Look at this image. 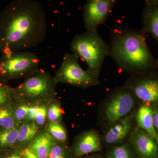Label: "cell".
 I'll return each instance as SVG.
<instances>
[{
  "mask_svg": "<svg viewBox=\"0 0 158 158\" xmlns=\"http://www.w3.org/2000/svg\"><path fill=\"white\" fill-rule=\"evenodd\" d=\"M46 15L39 2L15 0L0 11V53L26 51L45 39Z\"/></svg>",
  "mask_w": 158,
  "mask_h": 158,
  "instance_id": "6da1fadb",
  "label": "cell"
},
{
  "mask_svg": "<svg viewBox=\"0 0 158 158\" xmlns=\"http://www.w3.org/2000/svg\"><path fill=\"white\" fill-rule=\"evenodd\" d=\"M109 56L121 69L131 75L156 68V59L141 31L118 28L111 33Z\"/></svg>",
  "mask_w": 158,
  "mask_h": 158,
  "instance_id": "7a4b0ae2",
  "label": "cell"
},
{
  "mask_svg": "<svg viewBox=\"0 0 158 158\" xmlns=\"http://www.w3.org/2000/svg\"><path fill=\"white\" fill-rule=\"evenodd\" d=\"M72 53L86 62L87 70L99 76L106 57L109 56V45L98 31H87L77 34L71 43Z\"/></svg>",
  "mask_w": 158,
  "mask_h": 158,
  "instance_id": "3957f363",
  "label": "cell"
},
{
  "mask_svg": "<svg viewBox=\"0 0 158 158\" xmlns=\"http://www.w3.org/2000/svg\"><path fill=\"white\" fill-rule=\"evenodd\" d=\"M56 85L49 73L39 69L14 88L15 98L34 103H49L56 98Z\"/></svg>",
  "mask_w": 158,
  "mask_h": 158,
  "instance_id": "277c9868",
  "label": "cell"
},
{
  "mask_svg": "<svg viewBox=\"0 0 158 158\" xmlns=\"http://www.w3.org/2000/svg\"><path fill=\"white\" fill-rule=\"evenodd\" d=\"M40 60L35 54L19 51L3 54L0 57V80L27 78L39 70Z\"/></svg>",
  "mask_w": 158,
  "mask_h": 158,
  "instance_id": "5b68a950",
  "label": "cell"
},
{
  "mask_svg": "<svg viewBox=\"0 0 158 158\" xmlns=\"http://www.w3.org/2000/svg\"><path fill=\"white\" fill-rule=\"evenodd\" d=\"M78 57L66 52L54 76L56 84L61 83L85 89L98 85V76L84 70L79 64Z\"/></svg>",
  "mask_w": 158,
  "mask_h": 158,
  "instance_id": "8992f818",
  "label": "cell"
},
{
  "mask_svg": "<svg viewBox=\"0 0 158 158\" xmlns=\"http://www.w3.org/2000/svg\"><path fill=\"white\" fill-rule=\"evenodd\" d=\"M125 87L138 99L148 103H158V70L153 69L142 73L131 75Z\"/></svg>",
  "mask_w": 158,
  "mask_h": 158,
  "instance_id": "52a82bcc",
  "label": "cell"
},
{
  "mask_svg": "<svg viewBox=\"0 0 158 158\" xmlns=\"http://www.w3.org/2000/svg\"><path fill=\"white\" fill-rule=\"evenodd\" d=\"M136 97L126 87L116 90L108 99L105 110V118L109 124H113L126 116L135 103Z\"/></svg>",
  "mask_w": 158,
  "mask_h": 158,
  "instance_id": "ba28073f",
  "label": "cell"
},
{
  "mask_svg": "<svg viewBox=\"0 0 158 158\" xmlns=\"http://www.w3.org/2000/svg\"><path fill=\"white\" fill-rule=\"evenodd\" d=\"M116 0H88L83 6V18L87 31H98V27L107 19Z\"/></svg>",
  "mask_w": 158,
  "mask_h": 158,
  "instance_id": "9c48e42d",
  "label": "cell"
},
{
  "mask_svg": "<svg viewBox=\"0 0 158 158\" xmlns=\"http://www.w3.org/2000/svg\"><path fill=\"white\" fill-rule=\"evenodd\" d=\"M131 142L141 158H157L156 142L144 130L137 129L133 132Z\"/></svg>",
  "mask_w": 158,
  "mask_h": 158,
  "instance_id": "30bf717a",
  "label": "cell"
},
{
  "mask_svg": "<svg viewBox=\"0 0 158 158\" xmlns=\"http://www.w3.org/2000/svg\"><path fill=\"white\" fill-rule=\"evenodd\" d=\"M141 21V33L144 35L149 33L158 43V0L145 1Z\"/></svg>",
  "mask_w": 158,
  "mask_h": 158,
  "instance_id": "8fae6325",
  "label": "cell"
},
{
  "mask_svg": "<svg viewBox=\"0 0 158 158\" xmlns=\"http://www.w3.org/2000/svg\"><path fill=\"white\" fill-rule=\"evenodd\" d=\"M100 138L97 132L90 130L83 133L77 139L73 148L74 155L77 157L100 150Z\"/></svg>",
  "mask_w": 158,
  "mask_h": 158,
  "instance_id": "7c38bea8",
  "label": "cell"
},
{
  "mask_svg": "<svg viewBox=\"0 0 158 158\" xmlns=\"http://www.w3.org/2000/svg\"><path fill=\"white\" fill-rule=\"evenodd\" d=\"M132 126L131 116H125L113 124L105 137L106 143L115 144L123 140L128 133Z\"/></svg>",
  "mask_w": 158,
  "mask_h": 158,
  "instance_id": "4fadbf2b",
  "label": "cell"
},
{
  "mask_svg": "<svg viewBox=\"0 0 158 158\" xmlns=\"http://www.w3.org/2000/svg\"><path fill=\"white\" fill-rule=\"evenodd\" d=\"M56 141L44 129L38 134L28 148L39 158H48L50 152Z\"/></svg>",
  "mask_w": 158,
  "mask_h": 158,
  "instance_id": "5bb4252c",
  "label": "cell"
},
{
  "mask_svg": "<svg viewBox=\"0 0 158 158\" xmlns=\"http://www.w3.org/2000/svg\"><path fill=\"white\" fill-rule=\"evenodd\" d=\"M43 130L34 122L28 121L20 125L15 146L22 149L27 148Z\"/></svg>",
  "mask_w": 158,
  "mask_h": 158,
  "instance_id": "9a60e30c",
  "label": "cell"
},
{
  "mask_svg": "<svg viewBox=\"0 0 158 158\" xmlns=\"http://www.w3.org/2000/svg\"><path fill=\"white\" fill-rule=\"evenodd\" d=\"M136 119L138 126L148 133L158 143V134L153 121L152 109L147 105H143L138 109Z\"/></svg>",
  "mask_w": 158,
  "mask_h": 158,
  "instance_id": "2e32d148",
  "label": "cell"
},
{
  "mask_svg": "<svg viewBox=\"0 0 158 158\" xmlns=\"http://www.w3.org/2000/svg\"><path fill=\"white\" fill-rule=\"evenodd\" d=\"M49 103H34L31 107L29 121L34 122L42 129H44L47 122Z\"/></svg>",
  "mask_w": 158,
  "mask_h": 158,
  "instance_id": "e0dca14e",
  "label": "cell"
},
{
  "mask_svg": "<svg viewBox=\"0 0 158 158\" xmlns=\"http://www.w3.org/2000/svg\"><path fill=\"white\" fill-rule=\"evenodd\" d=\"M32 103L14 98L11 106L19 126L27 122L29 111Z\"/></svg>",
  "mask_w": 158,
  "mask_h": 158,
  "instance_id": "ac0fdd59",
  "label": "cell"
},
{
  "mask_svg": "<svg viewBox=\"0 0 158 158\" xmlns=\"http://www.w3.org/2000/svg\"><path fill=\"white\" fill-rule=\"evenodd\" d=\"M15 117L11 103L0 106V131L13 129L19 127Z\"/></svg>",
  "mask_w": 158,
  "mask_h": 158,
  "instance_id": "d6986e66",
  "label": "cell"
},
{
  "mask_svg": "<svg viewBox=\"0 0 158 158\" xmlns=\"http://www.w3.org/2000/svg\"><path fill=\"white\" fill-rule=\"evenodd\" d=\"M44 129L57 142L66 143L67 132L61 122H47Z\"/></svg>",
  "mask_w": 158,
  "mask_h": 158,
  "instance_id": "ffe728a7",
  "label": "cell"
},
{
  "mask_svg": "<svg viewBox=\"0 0 158 158\" xmlns=\"http://www.w3.org/2000/svg\"><path fill=\"white\" fill-rule=\"evenodd\" d=\"M19 127L0 131V152L15 147L17 141Z\"/></svg>",
  "mask_w": 158,
  "mask_h": 158,
  "instance_id": "44dd1931",
  "label": "cell"
},
{
  "mask_svg": "<svg viewBox=\"0 0 158 158\" xmlns=\"http://www.w3.org/2000/svg\"><path fill=\"white\" fill-rule=\"evenodd\" d=\"M64 112L60 102L54 99L48 104L47 122H61Z\"/></svg>",
  "mask_w": 158,
  "mask_h": 158,
  "instance_id": "7402d4cb",
  "label": "cell"
},
{
  "mask_svg": "<svg viewBox=\"0 0 158 158\" xmlns=\"http://www.w3.org/2000/svg\"><path fill=\"white\" fill-rule=\"evenodd\" d=\"M14 98V88L0 80V106L11 103Z\"/></svg>",
  "mask_w": 158,
  "mask_h": 158,
  "instance_id": "603a6c76",
  "label": "cell"
},
{
  "mask_svg": "<svg viewBox=\"0 0 158 158\" xmlns=\"http://www.w3.org/2000/svg\"><path fill=\"white\" fill-rule=\"evenodd\" d=\"M108 158H133L132 154L127 144L114 147L108 155Z\"/></svg>",
  "mask_w": 158,
  "mask_h": 158,
  "instance_id": "cb8c5ba5",
  "label": "cell"
},
{
  "mask_svg": "<svg viewBox=\"0 0 158 158\" xmlns=\"http://www.w3.org/2000/svg\"><path fill=\"white\" fill-rule=\"evenodd\" d=\"M67 154L65 144L56 141L50 152L48 158H67Z\"/></svg>",
  "mask_w": 158,
  "mask_h": 158,
  "instance_id": "d4e9b609",
  "label": "cell"
},
{
  "mask_svg": "<svg viewBox=\"0 0 158 158\" xmlns=\"http://www.w3.org/2000/svg\"><path fill=\"white\" fill-rule=\"evenodd\" d=\"M0 158H25L19 148L15 146L0 152Z\"/></svg>",
  "mask_w": 158,
  "mask_h": 158,
  "instance_id": "484cf974",
  "label": "cell"
},
{
  "mask_svg": "<svg viewBox=\"0 0 158 158\" xmlns=\"http://www.w3.org/2000/svg\"><path fill=\"white\" fill-rule=\"evenodd\" d=\"M21 150L22 153L25 158H39L28 148L24 149L21 148Z\"/></svg>",
  "mask_w": 158,
  "mask_h": 158,
  "instance_id": "4316f807",
  "label": "cell"
},
{
  "mask_svg": "<svg viewBox=\"0 0 158 158\" xmlns=\"http://www.w3.org/2000/svg\"><path fill=\"white\" fill-rule=\"evenodd\" d=\"M152 116L154 126L158 134V108L152 109Z\"/></svg>",
  "mask_w": 158,
  "mask_h": 158,
  "instance_id": "83f0119b",
  "label": "cell"
},
{
  "mask_svg": "<svg viewBox=\"0 0 158 158\" xmlns=\"http://www.w3.org/2000/svg\"><path fill=\"white\" fill-rule=\"evenodd\" d=\"M155 65H156V68L158 70V59H156V62H155Z\"/></svg>",
  "mask_w": 158,
  "mask_h": 158,
  "instance_id": "f1b7e54d",
  "label": "cell"
},
{
  "mask_svg": "<svg viewBox=\"0 0 158 158\" xmlns=\"http://www.w3.org/2000/svg\"><path fill=\"white\" fill-rule=\"evenodd\" d=\"M84 158H98L96 157H90Z\"/></svg>",
  "mask_w": 158,
  "mask_h": 158,
  "instance_id": "f546056e",
  "label": "cell"
}]
</instances>
